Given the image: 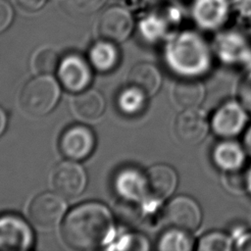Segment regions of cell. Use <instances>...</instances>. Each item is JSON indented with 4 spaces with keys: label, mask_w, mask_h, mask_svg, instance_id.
Instances as JSON below:
<instances>
[{
    "label": "cell",
    "mask_w": 251,
    "mask_h": 251,
    "mask_svg": "<svg viewBox=\"0 0 251 251\" xmlns=\"http://www.w3.org/2000/svg\"><path fill=\"white\" fill-rule=\"evenodd\" d=\"M231 248V239L227 234L221 231H211L204 234L197 246L200 251H228Z\"/></svg>",
    "instance_id": "44dd1931"
},
{
    "label": "cell",
    "mask_w": 251,
    "mask_h": 251,
    "mask_svg": "<svg viewBox=\"0 0 251 251\" xmlns=\"http://www.w3.org/2000/svg\"><path fill=\"white\" fill-rule=\"evenodd\" d=\"M105 2L106 0H60V6L72 17H85L99 11Z\"/></svg>",
    "instance_id": "ffe728a7"
},
{
    "label": "cell",
    "mask_w": 251,
    "mask_h": 251,
    "mask_svg": "<svg viewBox=\"0 0 251 251\" xmlns=\"http://www.w3.org/2000/svg\"><path fill=\"white\" fill-rule=\"evenodd\" d=\"M56 192L66 198H75L84 189L86 176L83 169L76 163L65 161L57 165L52 176Z\"/></svg>",
    "instance_id": "9c48e42d"
},
{
    "label": "cell",
    "mask_w": 251,
    "mask_h": 251,
    "mask_svg": "<svg viewBox=\"0 0 251 251\" xmlns=\"http://www.w3.org/2000/svg\"><path fill=\"white\" fill-rule=\"evenodd\" d=\"M238 96L243 107L251 113V72L240 82Z\"/></svg>",
    "instance_id": "d4e9b609"
},
{
    "label": "cell",
    "mask_w": 251,
    "mask_h": 251,
    "mask_svg": "<svg viewBox=\"0 0 251 251\" xmlns=\"http://www.w3.org/2000/svg\"><path fill=\"white\" fill-rule=\"evenodd\" d=\"M232 1H235V0H232Z\"/></svg>",
    "instance_id": "1f68e13d"
},
{
    "label": "cell",
    "mask_w": 251,
    "mask_h": 251,
    "mask_svg": "<svg viewBox=\"0 0 251 251\" xmlns=\"http://www.w3.org/2000/svg\"><path fill=\"white\" fill-rule=\"evenodd\" d=\"M95 137L90 128L75 125L68 127L59 142L61 152L71 160L86 158L93 150Z\"/></svg>",
    "instance_id": "8fae6325"
},
{
    "label": "cell",
    "mask_w": 251,
    "mask_h": 251,
    "mask_svg": "<svg viewBox=\"0 0 251 251\" xmlns=\"http://www.w3.org/2000/svg\"><path fill=\"white\" fill-rule=\"evenodd\" d=\"M133 27L134 20L131 12L120 5L107 7L98 22L100 36L115 43L125 41L131 34Z\"/></svg>",
    "instance_id": "3957f363"
},
{
    "label": "cell",
    "mask_w": 251,
    "mask_h": 251,
    "mask_svg": "<svg viewBox=\"0 0 251 251\" xmlns=\"http://www.w3.org/2000/svg\"><path fill=\"white\" fill-rule=\"evenodd\" d=\"M32 62L36 72L42 75H47L56 70L59 64V58L53 49L42 48L35 53Z\"/></svg>",
    "instance_id": "7402d4cb"
},
{
    "label": "cell",
    "mask_w": 251,
    "mask_h": 251,
    "mask_svg": "<svg viewBox=\"0 0 251 251\" xmlns=\"http://www.w3.org/2000/svg\"><path fill=\"white\" fill-rule=\"evenodd\" d=\"M205 95L203 84L194 79H182L177 81L173 89V97L176 103L182 109L197 108Z\"/></svg>",
    "instance_id": "2e32d148"
},
{
    "label": "cell",
    "mask_w": 251,
    "mask_h": 251,
    "mask_svg": "<svg viewBox=\"0 0 251 251\" xmlns=\"http://www.w3.org/2000/svg\"><path fill=\"white\" fill-rule=\"evenodd\" d=\"M32 244V231L26 223L18 216L0 217V250L24 251Z\"/></svg>",
    "instance_id": "52a82bcc"
},
{
    "label": "cell",
    "mask_w": 251,
    "mask_h": 251,
    "mask_svg": "<svg viewBox=\"0 0 251 251\" xmlns=\"http://www.w3.org/2000/svg\"><path fill=\"white\" fill-rule=\"evenodd\" d=\"M145 192L156 199L170 196L176 189L177 176L176 171L165 164L150 167L143 176Z\"/></svg>",
    "instance_id": "7c38bea8"
},
{
    "label": "cell",
    "mask_w": 251,
    "mask_h": 251,
    "mask_svg": "<svg viewBox=\"0 0 251 251\" xmlns=\"http://www.w3.org/2000/svg\"><path fill=\"white\" fill-rule=\"evenodd\" d=\"M15 12L12 4L7 0H0V33L13 23Z\"/></svg>",
    "instance_id": "cb8c5ba5"
},
{
    "label": "cell",
    "mask_w": 251,
    "mask_h": 251,
    "mask_svg": "<svg viewBox=\"0 0 251 251\" xmlns=\"http://www.w3.org/2000/svg\"><path fill=\"white\" fill-rule=\"evenodd\" d=\"M244 149L251 156V126L247 128L244 135Z\"/></svg>",
    "instance_id": "f1b7e54d"
},
{
    "label": "cell",
    "mask_w": 251,
    "mask_h": 251,
    "mask_svg": "<svg viewBox=\"0 0 251 251\" xmlns=\"http://www.w3.org/2000/svg\"><path fill=\"white\" fill-rule=\"evenodd\" d=\"M127 82L129 87L140 91L145 96H151L161 85V74L152 64L139 63L130 70Z\"/></svg>",
    "instance_id": "5bb4252c"
},
{
    "label": "cell",
    "mask_w": 251,
    "mask_h": 251,
    "mask_svg": "<svg viewBox=\"0 0 251 251\" xmlns=\"http://www.w3.org/2000/svg\"><path fill=\"white\" fill-rule=\"evenodd\" d=\"M176 138L183 144L196 145L207 135L209 125L205 114L197 108L184 109L174 125Z\"/></svg>",
    "instance_id": "ba28073f"
},
{
    "label": "cell",
    "mask_w": 251,
    "mask_h": 251,
    "mask_svg": "<svg viewBox=\"0 0 251 251\" xmlns=\"http://www.w3.org/2000/svg\"><path fill=\"white\" fill-rule=\"evenodd\" d=\"M165 220L173 227L186 231L195 230L202 220L198 203L186 195L174 197L166 206Z\"/></svg>",
    "instance_id": "277c9868"
},
{
    "label": "cell",
    "mask_w": 251,
    "mask_h": 251,
    "mask_svg": "<svg viewBox=\"0 0 251 251\" xmlns=\"http://www.w3.org/2000/svg\"><path fill=\"white\" fill-rule=\"evenodd\" d=\"M6 124H7V118H6V114L3 111L2 108H0V135L3 133L5 127H6Z\"/></svg>",
    "instance_id": "f546056e"
},
{
    "label": "cell",
    "mask_w": 251,
    "mask_h": 251,
    "mask_svg": "<svg viewBox=\"0 0 251 251\" xmlns=\"http://www.w3.org/2000/svg\"><path fill=\"white\" fill-rule=\"evenodd\" d=\"M245 186H246V189L251 194V168L248 170L247 174L245 175Z\"/></svg>",
    "instance_id": "4dcf8cb0"
},
{
    "label": "cell",
    "mask_w": 251,
    "mask_h": 251,
    "mask_svg": "<svg viewBox=\"0 0 251 251\" xmlns=\"http://www.w3.org/2000/svg\"><path fill=\"white\" fill-rule=\"evenodd\" d=\"M232 0H192L190 11L195 23L204 29H216L228 19Z\"/></svg>",
    "instance_id": "30bf717a"
},
{
    "label": "cell",
    "mask_w": 251,
    "mask_h": 251,
    "mask_svg": "<svg viewBox=\"0 0 251 251\" xmlns=\"http://www.w3.org/2000/svg\"><path fill=\"white\" fill-rule=\"evenodd\" d=\"M119 52L115 42L103 39L92 45L89 51V60L101 72L112 70L118 63Z\"/></svg>",
    "instance_id": "ac0fdd59"
},
{
    "label": "cell",
    "mask_w": 251,
    "mask_h": 251,
    "mask_svg": "<svg viewBox=\"0 0 251 251\" xmlns=\"http://www.w3.org/2000/svg\"><path fill=\"white\" fill-rule=\"evenodd\" d=\"M59 96L60 88L57 81L47 75H42L25 83L20 102L26 113L32 116H42L55 107Z\"/></svg>",
    "instance_id": "7a4b0ae2"
},
{
    "label": "cell",
    "mask_w": 251,
    "mask_h": 251,
    "mask_svg": "<svg viewBox=\"0 0 251 251\" xmlns=\"http://www.w3.org/2000/svg\"><path fill=\"white\" fill-rule=\"evenodd\" d=\"M235 7L244 19H251V0H235Z\"/></svg>",
    "instance_id": "4316f807"
},
{
    "label": "cell",
    "mask_w": 251,
    "mask_h": 251,
    "mask_svg": "<svg viewBox=\"0 0 251 251\" xmlns=\"http://www.w3.org/2000/svg\"><path fill=\"white\" fill-rule=\"evenodd\" d=\"M144 97L145 95H143L140 91L130 87L121 94L119 98V105L126 113L134 114L139 112L142 108Z\"/></svg>",
    "instance_id": "603a6c76"
},
{
    "label": "cell",
    "mask_w": 251,
    "mask_h": 251,
    "mask_svg": "<svg viewBox=\"0 0 251 251\" xmlns=\"http://www.w3.org/2000/svg\"><path fill=\"white\" fill-rule=\"evenodd\" d=\"M59 78L65 88L77 92L88 85L91 78L87 63L78 55H69L59 65Z\"/></svg>",
    "instance_id": "4fadbf2b"
},
{
    "label": "cell",
    "mask_w": 251,
    "mask_h": 251,
    "mask_svg": "<svg viewBox=\"0 0 251 251\" xmlns=\"http://www.w3.org/2000/svg\"><path fill=\"white\" fill-rule=\"evenodd\" d=\"M105 102L102 95L95 90H87L74 100V110L81 119L92 121L98 119L104 111Z\"/></svg>",
    "instance_id": "e0dca14e"
},
{
    "label": "cell",
    "mask_w": 251,
    "mask_h": 251,
    "mask_svg": "<svg viewBox=\"0 0 251 251\" xmlns=\"http://www.w3.org/2000/svg\"><path fill=\"white\" fill-rule=\"evenodd\" d=\"M246 121V109L243 105L235 101H226L213 114L211 126L217 135L231 138L241 132Z\"/></svg>",
    "instance_id": "8992f818"
},
{
    "label": "cell",
    "mask_w": 251,
    "mask_h": 251,
    "mask_svg": "<svg viewBox=\"0 0 251 251\" xmlns=\"http://www.w3.org/2000/svg\"><path fill=\"white\" fill-rule=\"evenodd\" d=\"M212 159L215 166L226 173L234 172L242 167L245 161V153L238 143L226 138V140L215 145Z\"/></svg>",
    "instance_id": "9a60e30c"
},
{
    "label": "cell",
    "mask_w": 251,
    "mask_h": 251,
    "mask_svg": "<svg viewBox=\"0 0 251 251\" xmlns=\"http://www.w3.org/2000/svg\"><path fill=\"white\" fill-rule=\"evenodd\" d=\"M47 0H17L21 9L26 12H37L46 4Z\"/></svg>",
    "instance_id": "484cf974"
},
{
    "label": "cell",
    "mask_w": 251,
    "mask_h": 251,
    "mask_svg": "<svg viewBox=\"0 0 251 251\" xmlns=\"http://www.w3.org/2000/svg\"><path fill=\"white\" fill-rule=\"evenodd\" d=\"M188 231L173 227L167 230L159 239L158 249L165 251H188L192 249L193 241Z\"/></svg>",
    "instance_id": "d6986e66"
},
{
    "label": "cell",
    "mask_w": 251,
    "mask_h": 251,
    "mask_svg": "<svg viewBox=\"0 0 251 251\" xmlns=\"http://www.w3.org/2000/svg\"><path fill=\"white\" fill-rule=\"evenodd\" d=\"M113 232L112 216L104 205L96 202L82 203L65 218L62 237L75 250H94L105 244Z\"/></svg>",
    "instance_id": "6da1fadb"
},
{
    "label": "cell",
    "mask_w": 251,
    "mask_h": 251,
    "mask_svg": "<svg viewBox=\"0 0 251 251\" xmlns=\"http://www.w3.org/2000/svg\"><path fill=\"white\" fill-rule=\"evenodd\" d=\"M237 248L240 249V250H245V251L249 250V251H251V232L244 234L240 238Z\"/></svg>",
    "instance_id": "83f0119b"
},
{
    "label": "cell",
    "mask_w": 251,
    "mask_h": 251,
    "mask_svg": "<svg viewBox=\"0 0 251 251\" xmlns=\"http://www.w3.org/2000/svg\"><path fill=\"white\" fill-rule=\"evenodd\" d=\"M66 210L63 199L54 193L45 192L37 195L29 205V217L33 225L43 229L56 226Z\"/></svg>",
    "instance_id": "5b68a950"
}]
</instances>
